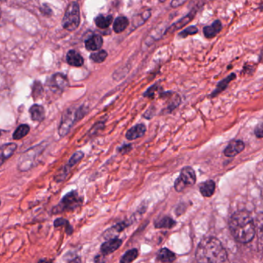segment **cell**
I'll return each instance as SVG.
<instances>
[{
	"label": "cell",
	"instance_id": "9c48e42d",
	"mask_svg": "<svg viewBox=\"0 0 263 263\" xmlns=\"http://www.w3.org/2000/svg\"><path fill=\"white\" fill-rule=\"evenodd\" d=\"M122 244V240L117 238L110 239V240L103 243L101 247V252L104 255H109V254L115 252L117 249H118Z\"/></svg>",
	"mask_w": 263,
	"mask_h": 263
},
{
	"label": "cell",
	"instance_id": "484cf974",
	"mask_svg": "<svg viewBox=\"0 0 263 263\" xmlns=\"http://www.w3.org/2000/svg\"><path fill=\"white\" fill-rule=\"evenodd\" d=\"M54 226L55 227L64 226L65 231H66L68 235H71L72 232H74V229L69 224V221H67L66 219H63V218H59V219H56L55 221H54Z\"/></svg>",
	"mask_w": 263,
	"mask_h": 263
},
{
	"label": "cell",
	"instance_id": "8fae6325",
	"mask_svg": "<svg viewBox=\"0 0 263 263\" xmlns=\"http://www.w3.org/2000/svg\"><path fill=\"white\" fill-rule=\"evenodd\" d=\"M147 128L144 124H137L135 126L130 128L126 134V138L128 140H135L144 137L146 134Z\"/></svg>",
	"mask_w": 263,
	"mask_h": 263
},
{
	"label": "cell",
	"instance_id": "e0dca14e",
	"mask_svg": "<svg viewBox=\"0 0 263 263\" xmlns=\"http://www.w3.org/2000/svg\"><path fill=\"white\" fill-rule=\"evenodd\" d=\"M235 78H236V75L235 73H232L227 78H224L223 80L219 82L216 90L211 93V97H216L219 93H222L228 87L230 82L235 80Z\"/></svg>",
	"mask_w": 263,
	"mask_h": 263
},
{
	"label": "cell",
	"instance_id": "d4e9b609",
	"mask_svg": "<svg viewBox=\"0 0 263 263\" xmlns=\"http://www.w3.org/2000/svg\"><path fill=\"white\" fill-rule=\"evenodd\" d=\"M112 22H113L112 16H99L97 17L96 20H95L97 27L100 29L108 28Z\"/></svg>",
	"mask_w": 263,
	"mask_h": 263
},
{
	"label": "cell",
	"instance_id": "9a60e30c",
	"mask_svg": "<svg viewBox=\"0 0 263 263\" xmlns=\"http://www.w3.org/2000/svg\"><path fill=\"white\" fill-rule=\"evenodd\" d=\"M103 46V39L101 36H93L89 38L85 42L86 49L89 51L99 50Z\"/></svg>",
	"mask_w": 263,
	"mask_h": 263
},
{
	"label": "cell",
	"instance_id": "836d02e7",
	"mask_svg": "<svg viewBox=\"0 0 263 263\" xmlns=\"http://www.w3.org/2000/svg\"><path fill=\"white\" fill-rule=\"evenodd\" d=\"M1 134H2V133H1V131H0V136H1Z\"/></svg>",
	"mask_w": 263,
	"mask_h": 263
},
{
	"label": "cell",
	"instance_id": "cb8c5ba5",
	"mask_svg": "<svg viewBox=\"0 0 263 263\" xmlns=\"http://www.w3.org/2000/svg\"><path fill=\"white\" fill-rule=\"evenodd\" d=\"M193 17H194V16H193V14H188L187 16H184V18L180 19L178 22H175L172 27H170V28L168 30V32H169V33H173L175 30L182 28L186 24L191 22V21L193 20Z\"/></svg>",
	"mask_w": 263,
	"mask_h": 263
},
{
	"label": "cell",
	"instance_id": "4fadbf2b",
	"mask_svg": "<svg viewBox=\"0 0 263 263\" xmlns=\"http://www.w3.org/2000/svg\"><path fill=\"white\" fill-rule=\"evenodd\" d=\"M66 62L70 66L80 67L84 64V58L77 51L70 50L67 52V55H66Z\"/></svg>",
	"mask_w": 263,
	"mask_h": 263
},
{
	"label": "cell",
	"instance_id": "e575fe53",
	"mask_svg": "<svg viewBox=\"0 0 263 263\" xmlns=\"http://www.w3.org/2000/svg\"><path fill=\"white\" fill-rule=\"evenodd\" d=\"M0 205H1V201H0Z\"/></svg>",
	"mask_w": 263,
	"mask_h": 263
},
{
	"label": "cell",
	"instance_id": "d590c367",
	"mask_svg": "<svg viewBox=\"0 0 263 263\" xmlns=\"http://www.w3.org/2000/svg\"><path fill=\"white\" fill-rule=\"evenodd\" d=\"M2 1H5V0H2Z\"/></svg>",
	"mask_w": 263,
	"mask_h": 263
},
{
	"label": "cell",
	"instance_id": "44dd1931",
	"mask_svg": "<svg viewBox=\"0 0 263 263\" xmlns=\"http://www.w3.org/2000/svg\"><path fill=\"white\" fill-rule=\"evenodd\" d=\"M128 25V19L125 16H120L114 22V30L116 33H121L126 30Z\"/></svg>",
	"mask_w": 263,
	"mask_h": 263
},
{
	"label": "cell",
	"instance_id": "ac0fdd59",
	"mask_svg": "<svg viewBox=\"0 0 263 263\" xmlns=\"http://www.w3.org/2000/svg\"><path fill=\"white\" fill-rule=\"evenodd\" d=\"M222 23L220 21L216 20L211 25L204 28V34L207 38H213L222 30Z\"/></svg>",
	"mask_w": 263,
	"mask_h": 263
},
{
	"label": "cell",
	"instance_id": "f546056e",
	"mask_svg": "<svg viewBox=\"0 0 263 263\" xmlns=\"http://www.w3.org/2000/svg\"><path fill=\"white\" fill-rule=\"evenodd\" d=\"M255 135L257 138H262V127H261V125H258V126H257L256 128H255Z\"/></svg>",
	"mask_w": 263,
	"mask_h": 263
},
{
	"label": "cell",
	"instance_id": "5b68a950",
	"mask_svg": "<svg viewBox=\"0 0 263 263\" xmlns=\"http://www.w3.org/2000/svg\"><path fill=\"white\" fill-rule=\"evenodd\" d=\"M196 182V175L194 169L186 166L181 169L179 177L175 180V189L177 192H181L188 187L194 185Z\"/></svg>",
	"mask_w": 263,
	"mask_h": 263
},
{
	"label": "cell",
	"instance_id": "603a6c76",
	"mask_svg": "<svg viewBox=\"0 0 263 263\" xmlns=\"http://www.w3.org/2000/svg\"><path fill=\"white\" fill-rule=\"evenodd\" d=\"M176 225V222L172 218L169 217V216H165V217L162 218L160 219L155 223V226L158 229H171V228L174 227Z\"/></svg>",
	"mask_w": 263,
	"mask_h": 263
},
{
	"label": "cell",
	"instance_id": "f1b7e54d",
	"mask_svg": "<svg viewBox=\"0 0 263 263\" xmlns=\"http://www.w3.org/2000/svg\"><path fill=\"white\" fill-rule=\"evenodd\" d=\"M198 33V29L196 27H190L184 30V31L179 33V36L182 38L187 37V36L195 35Z\"/></svg>",
	"mask_w": 263,
	"mask_h": 263
},
{
	"label": "cell",
	"instance_id": "ba28073f",
	"mask_svg": "<svg viewBox=\"0 0 263 263\" xmlns=\"http://www.w3.org/2000/svg\"><path fill=\"white\" fill-rule=\"evenodd\" d=\"M245 143L242 140H235L231 142L227 147L224 150V155L226 157H235V155L241 153L245 149Z\"/></svg>",
	"mask_w": 263,
	"mask_h": 263
},
{
	"label": "cell",
	"instance_id": "2e32d148",
	"mask_svg": "<svg viewBox=\"0 0 263 263\" xmlns=\"http://www.w3.org/2000/svg\"><path fill=\"white\" fill-rule=\"evenodd\" d=\"M199 191L204 197H211L216 191V182L213 180L205 181L201 184Z\"/></svg>",
	"mask_w": 263,
	"mask_h": 263
},
{
	"label": "cell",
	"instance_id": "52a82bcc",
	"mask_svg": "<svg viewBox=\"0 0 263 263\" xmlns=\"http://www.w3.org/2000/svg\"><path fill=\"white\" fill-rule=\"evenodd\" d=\"M43 149H44V146L39 145L24 152L23 155H21L18 163V168L19 170L27 171L30 169L33 166L35 160L37 158V155H40Z\"/></svg>",
	"mask_w": 263,
	"mask_h": 263
},
{
	"label": "cell",
	"instance_id": "30bf717a",
	"mask_svg": "<svg viewBox=\"0 0 263 263\" xmlns=\"http://www.w3.org/2000/svg\"><path fill=\"white\" fill-rule=\"evenodd\" d=\"M17 149L15 143H6L0 147V166L10 158Z\"/></svg>",
	"mask_w": 263,
	"mask_h": 263
},
{
	"label": "cell",
	"instance_id": "83f0119b",
	"mask_svg": "<svg viewBox=\"0 0 263 263\" xmlns=\"http://www.w3.org/2000/svg\"><path fill=\"white\" fill-rule=\"evenodd\" d=\"M107 57V52L105 50H100L98 52H93L90 55V58L94 63H101L106 60Z\"/></svg>",
	"mask_w": 263,
	"mask_h": 263
},
{
	"label": "cell",
	"instance_id": "277c9868",
	"mask_svg": "<svg viewBox=\"0 0 263 263\" xmlns=\"http://www.w3.org/2000/svg\"><path fill=\"white\" fill-rule=\"evenodd\" d=\"M81 14H80L79 5L77 3L69 4L66 9L64 17L63 19V27L66 30L74 31L80 25Z\"/></svg>",
	"mask_w": 263,
	"mask_h": 263
},
{
	"label": "cell",
	"instance_id": "d6986e66",
	"mask_svg": "<svg viewBox=\"0 0 263 263\" xmlns=\"http://www.w3.org/2000/svg\"><path fill=\"white\" fill-rule=\"evenodd\" d=\"M158 259L162 263H172L176 259V256L173 252L164 248L158 252Z\"/></svg>",
	"mask_w": 263,
	"mask_h": 263
},
{
	"label": "cell",
	"instance_id": "ffe728a7",
	"mask_svg": "<svg viewBox=\"0 0 263 263\" xmlns=\"http://www.w3.org/2000/svg\"><path fill=\"white\" fill-rule=\"evenodd\" d=\"M84 152H81V151H78V152L73 154V155L70 157V159H69L67 164H66V166H63V170H64L66 173L69 174V171L71 170V169H72L75 165L78 164V163H79L83 158H84Z\"/></svg>",
	"mask_w": 263,
	"mask_h": 263
},
{
	"label": "cell",
	"instance_id": "7402d4cb",
	"mask_svg": "<svg viewBox=\"0 0 263 263\" xmlns=\"http://www.w3.org/2000/svg\"><path fill=\"white\" fill-rule=\"evenodd\" d=\"M30 128L27 124H22L19 125L16 130H15L14 134L13 135V139L15 140H21V139L25 137L26 136L28 135L29 132H30Z\"/></svg>",
	"mask_w": 263,
	"mask_h": 263
},
{
	"label": "cell",
	"instance_id": "d6a6232c",
	"mask_svg": "<svg viewBox=\"0 0 263 263\" xmlns=\"http://www.w3.org/2000/svg\"><path fill=\"white\" fill-rule=\"evenodd\" d=\"M160 1H161V2H164V1H166V0H160Z\"/></svg>",
	"mask_w": 263,
	"mask_h": 263
},
{
	"label": "cell",
	"instance_id": "3957f363",
	"mask_svg": "<svg viewBox=\"0 0 263 263\" xmlns=\"http://www.w3.org/2000/svg\"><path fill=\"white\" fill-rule=\"evenodd\" d=\"M82 204V199L80 197L78 193L75 191L67 193L64 197L60 201V203L54 207L53 209V213L58 214V213H64V212H71L81 206Z\"/></svg>",
	"mask_w": 263,
	"mask_h": 263
},
{
	"label": "cell",
	"instance_id": "6da1fadb",
	"mask_svg": "<svg viewBox=\"0 0 263 263\" xmlns=\"http://www.w3.org/2000/svg\"><path fill=\"white\" fill-rule=\"evenodd\" d=\"M229 229L232 236L241 243H248L253 240L255 226L253 219L249 212H235L229 219Z\"/></svg>",
	"mask_w": 263,
	"mask_h": 263
},
{
	"label": "cell",
	"instance_id": "7a4b0ae2",
	"mask_svg": "<svg viewBox=\"0 0 263 263\" xmlns=\"http://www.w3.org/2000/svg\"><path fill=\"white\" fill-rule=\"evenodd\" d=\"M198 263H226L227 252L222 243L214 237L204 239L196 249Z\"/></svg>",
	"mask_w": 263,
	"mask_h": 263
},
{
	"label": "cell",
	"instance_id": "4dcf8cb0",
	"mask_svg": "<svg viewBox=\"0 0 263 263\" xmlns=\"http://www.w3.org/2000/svg\"><path fill=\"white\" fill-rule=\"evenodd\" d=\"M131 149V146L130 144L128 145H124L122 147H121L120 152H122V153H127V152H129Z\"/></svg>",
	"mask_w": 263,
	"mask_h": 263
},
{
	"label": "cell",
	"instance_id": "7c38bea8",
	"mask_svg": "<svg viewBox=\"0 0 263 263\" xmlns=\"http://www.w3.org/2000/svg\"><path fill=\"white\" fill-rule=\"evenodd\" d=\"M52 87L57 88V90H63L67 87L69 82L67 78L61 73L54 74L51 78V82Z\"/></svg>",
	"mask_w": 263,
	"mask_h": 263
},
{
	"label": "cell",
	"instance_id": "4316f807",
	"mask_svg": "<svg viewBox=\"0 0 263 263\" xmlns=\"http://www.w3.org/2000/svg\"><path fill=\"white\" fill-rule=\"evenodd\" d=\"M138 256V251L136 249H131V250L128 251L125 255L122 256V259H121V262L122 263H131Z\"/></svg>",
	"mask_w": 263,
	"mask_h": 263
},
{
	"label": "cell",
	"instance_id": "8992f818",
	"mask_svg": "<svg viewBox=\"0 0 263 263\" xmlns=\"http://www.w3.org/2000/svg\"><path fill=\"white\" fill-rule=\"evenodd\" d=\"M83 117L81 116V108L76 111H73L72 109H68L62 116L61 122L59 127V135L63 137L69 133L76 119L79 120Z\"/></svg>",
	"mask_w": 263,
	"mask_h": 263
},
{
	"label": "cell",
	"instance_id": "5bb4252c",
	"mask_svg": "<svg viewBox=\"0 0 263 263\" xmlns=\"http://www.w3.org/2000/svg\"><path fill=\"white\" fill-rule=\"evenodd\" d=\"M30 117L35 122H42L45 118V110L42 106L35 104L30 109Z\"/></svg>",
	"mask_w": 263,
	"mask_h": 263
},
{
	"label": "cell",
	"instance_id": "1f68e13d",
	"mask_svg": "<svg viewBox=\"0 0 263 263\" xmlns=\"http://www.w3.org/2000/svg\"><path fill=\"white\" fill-rule=\"evenodd\" d=\"M37 263H53V261L49 259H41Z\"/></svg>",
	"mask_w": 263,
	"mask_h": 263
}]
</instances>
